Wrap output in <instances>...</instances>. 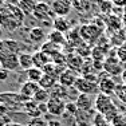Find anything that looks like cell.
I'll use <instances>...</instances> for the list:
<instances>
[{
	"label": "cell",
	"mask_w": 126,
	"mask_h": 126,
	"mask_svg": "<svg viewBox=\"0 0 126 126\" xmlns=\"http://www.w3.org/2000/svg\"><path fill=\"white\" fill-rule=\"evenodd\" d=\"M8 77H10V71L5 70V68H3V67H0V82L7 80Z\"/></svg>",
	"instance_id": "obj_33"
},
{
	"label": "cell",
	"mask_w": 126,
	"mask_h": 126,
	"mask_svg": "<svg viewBox=\"0 0 126 126\" xmlns=\"http://www.w3.org/2000/svg\"><path fill=\"white\" fill-rule=\"evenodd\" d=\"M101 34H102V28H99L97 24H85L79 28V36L85 43L97 42V39L101 36Z\"/></svg>",
	"instance_id": "obj_5"
},
{
	"label": "cell",
	"mask_w": 126,
	"mask_h": 126,
	"mask_svg": "<svg viewBox=\"0 0 126 126\" xmlns=\"http://www.w3.org/2000/svg\"><path fill=\"white\" fill-rule=\"evenodd\" d=\"M26 15L19 5L5 4L0 10V27L7 31H15L24 23Z\"/></svg>",
	"instance_id": "obj_1"
},
{
	"label": "cell",
	"mask_w": 126,
	"mask_h": 126,
	"mask_svg": "<svg viewBox=\"0 0 126 126\" xmlns=\"http://www.w3.org/2000/svg\"><path fill=\"white\" fill-rule=\"evenodd\" d=\"M7 124H4V119H3V117H0V126H5Z\"/></svg>",
	"instance_id": "obj_40"
},
{
	"label": "cell",
	"mask_w": 126,
	"mask_h": 126,
	"mask_svg": "<svg viewBox=\"0 0 126 126\" xmlns=\"http://www.w3.org/2000/svg\"><path fill=\"white\" fill-rule=\"evenodd\" d=\"M0 67L5 68L11 73V71H15L19 66V55L14 52H7L0 55Z\"/></svg>",
	"instance_id": "obj_9"
},
{
	"label": "cell",
	"mask_w": 126,
	"mask_h": 126,
	"mask_svg": "<svg viewBox=\"0 0 126 126\" xmlns=\"http://www.w3.org/2000/svg\"><path fill=\"white\" fill-rule=\"evenodd\" d=\"M117 56H118L119 62L122 63V66L126 68V42L117 48Z\"/></svg>",
	"instance_id": "obj_27"
},
{
	"label": "cell",
	"mask_w": 126,
	"mask_h": 126,
	"mask_svg": "<svg viewBox=\"0 0 126 126\" xmlns=\"http://www.w3.org/2000/svg\"><path fill=\"white\" fill-rule=\"evenodd\" d=\"M98 1H102V0H98Z\"/></svg>",
	"instance_id": "obj_44"
},
{
	"label": "cell",
	"mask_w": 126,
	"mask_h": 126,
	"mask_svg": "<svg viewBox=\"0 0 126 126\" xmlns=\"http://www.w3.org/2000/svg\"><path fill=\"white\" fill-rule=\"evenodd\" d=\"M26 74H27V80L39 83V80L42 79V77H43L44 73H43V70H42V68L32 67V68H30V70H27Z\"/></svg>",
	"instance_id": "obj_24"
},
{
	"label": "cell",
	"mask_w": 126,
	"mask_h": 126,
	"mask_svg": "<svg viewBox=\"0 0 126 126\" xmlns=\"http://www.w3.org/2000/svg\"><path fill=\"white\" fill-rule=\"evenodd\" d=\"M5 4H7V3H5V0H0V10H1Z\"/></svg>",
	"instance_id": "obj_39"
},
{
	"label": "cell",
	"mask_w": 126,
	"mask_h": 126,
	"mask_svg": "<svg viewBox=\"0 0 126 126\" xmlns=\"http://www.w3.org/2000/svg\"><path fill=\"white\" fill-rule=\"evenodd\" d=\"M94 110L97 113L102 114L107 118V121L111 124V122L115 119V117L119 114L118 107H117L115 102L113 101V97L106 94H99L94 98Z\"/></svg>",
	"instance_id": "obj_2"
},
{
	"label": "cell",
	"mask_w": 126,
	"mask_h": 126,
	"mask_svg": "<svg viewBox=\"0 0 126 126\" xmlns=\"http://www.w3.org/2000/svg\"><path fill=\"white\" fill-rule=\"evenodd\" d=\"M67 1H70V3H73V1H74V0H67Z\"/></svg>",
	"instance_id": "obj_43"
},
{
	"label": "cell",
	"mask_w": 126,
	"mask_h": 126,
	"mask_svg": "<svg viewBox=\"0 0 126 126\" xmlns=\"http://www.w3.org/2000/svg\"><path fill=\"white\" fill-rule=\"evenodd\" d=\"M47 40L54 43V44H56V46H61V47L67 43V38L64 36V34H62L59 31H55V30L50 31V34L47 35Z\"/></svg>",
	"instance_id": "obj_19"
},
{
	"label": "cell",
	"mask_w": 126,
	"mask_h": 126,
	"mask_svg": "<svg viewBox=\"0 0 126 126\" xmlns=\"http://www.w3.org/2000/svg\"><path fill=\"white\" fill-rule=\"evenodd\" d=\"M40 51H43V52L47 54L50 58H52L55 54L61 52V51H62V47H61V46H56V44H54V43H51V42L47 40V42H44V43L42 44Z\"/></svg>",
	"instance_id": "obj_23"
},
{
	"label": "cell",
	"mask_w": 126,
	"mask_h": 126,
	"mask_svg": "<svg viewBox=\"0 0 126 126\" xmlns=\"http://www.w3.org/2000/svg\"><path fill=\"white\" fill-rule=\"evenodd\" d=\"M98 5H99V8H101V12H103V14H109V12H111V10H113V4L109 0L98 1Z\"/></svg>",
	"instance_id": "obj_30"
},
{
	"label": "cell",
	"mask_w": 126,
	"mask_h": 126,
	"mask_svg": "<svg viewBox=\"0 0 126 126\" xmlns=\"http://www.w3.org/2000/svg\"><path fill=\"white\" fill-rule=\"evenodd\" d=\"M121 78H122V82H124V85L126 86V68L124 71H122V74H121Z\"/></svg>",
	"instance_id": "obj_36"
},
{
	"label": "cell",
	"mask_w": 126,
	"mask_h": 126,
	"mask_svg": "<svg viewBox=\"0 0 126 126\" xmlns=\"http://www.w3.org/2000/svg\"><path fill=\"white\" fill-rule=\"evenodd\" d=\"M98 87H99V93L113 97L114 93H115L117 82L114 80L113 77H110L109 74L105 73L103 77H99V78H98Z\"/></svg>",
	"instance_id": "obj_7"
},
{
	"label": "cell",
	"mask_w": 126,
	"mask_h": 126,
	"mask_svg": "<svg viewBox=\"0 0 126 126\" xmlns=\"http://www.w3.org/2000/svg\"><path fill=\"white\" fill-rule=\"evenodd\" d=\"M48 126H63V124H62V121H59V119H50Z\"/></svg>",
	"instance_id": "obj_35"
},
{
	"label": "cell",
	"mask_w": 126,
	"mask_h": 126,
	"mask_svg": "<svg viewBox=\"0 0 126 126\" xmlns=\"http://www.w3.org/2000/svg\"><path fill=\"white\" fill-rule=\"evenodd\" d=\"M103 70H105V73L109 74L110 77H115V75H118V74H122V71L125 70V67L122 66V63L119 62L118 56H117V52H115V55L109 54V55L106 56V59H105V62H103Z\"/></svg>",
	"instance_id": "obj_4"
},
{
	"label": "cell",
	"mask_w": 126,
	"mask_h": 126,
	"mask_svg": "<svg viewBox=\"0 0 126 126\" xmlns=\"http://www.w3.org/2000/svg\"><path fill=\"white\" fill-rule=\"evenodd\" d=\"M51 98V94L48 90H44V89H39L36 91V94L34 95V98H32V101L36 102L38 105H42V103H47V102L50 101Z\"/></svg>",
	"instance_id": "obj_25"
},
{
	"label": "cell",
	"mask_w": 126,
	"mask_h": 126,
	"mask_svg": "<svg viewBox=\"0 0 126 126\" xmlns=\"http://www.w3.org/2000/svg\"><path fill=\"white\" fill-rule=\"evenodd\" d=\"M32 61H34V67H38V68L43 70L44 66H47L51 62V58L47 54H44L43 51L39 50V51H35L32 54Z\"/></svg>",
	"instance_id": "obj_15"
},
{
	"label": "cell",
	"mask_w": 126,
	"mask_h": 126,
	"mask_svg": "<svg viewBox=\"0 0 126 126\" xmlns=\"http://www.w3.org/2000/svg\"><path fill=\"white\" fill-rule=\"evenodd\" d=\"M40 89V86H39V83H35V82H30V80H27L22 85V87L19 90V94L22 95L24 99L30 101L34 98V95L36 94V91Z\"/></svg>",
	"instance_id": "obj_13"
},
{
	"label": "cell",
	"mask_w": 126,
	"mask_h": 126,
	"mask_svg": "<svg viewBox=\"0 0 126 126\" xmlns=\"http://www.w3.org/2000/svg\"><path fill=\"white\" fill-rule=\"evenodd\" d=\"M5 3H7V4H14V5H17L19 0H5Z\"/></svg>",
	"instance_id": "obj_38"
},
{
	"label": "cell",
	"mask_w": 126,
	"mask_h": 126,
	"mask_svg": "<svg viewBox=\"0 0 126 126\" xmlns=\"http://www.w3.org/2000/svg\"><path fill=\"white\" fill-rule=\"evenodd\" d=\"M19 66L23 68L24 71L30 70L34 67V61H32V54L30 52H22L19 54Z\"/></svg>",
	"instance_id": "obj_21"
},
{
	"label": "cell",
	"mask_w": 126,
	"mask_h": 126,
	"mask_svg": "<svg viewBox=\"0 0 126 126\" xmlns=\"http://www.w3.org/2000/svg\"><path fill=\"white\" fill-rule=\"evenodd\" d=\"M75 105L78 107V110L80 111H91L94 110V99L93 95H86V94H78Z\"/></svg>",
	"instance_id": "obj_12"
},
{
	"label": "cell",
	"mask_w": 126,
	"mask_h": 126,
	"mask_svg": "<svg viewBox=\"0 0 126 126\" xmlns=\"http://www.w3.org/2000/svg\"><path fill=\"white\" fill-rule=\"evenodd\" d=\"M109 1L115 7H125L126 5V0H109Z\"/></svg>",
	"instance_id": "obj_34"
},
{
	"label": "cell",
	"mask_w": 126,
	"mask_h": 126,
	"mask_svg": "<svg viewBox=\"0 0 126 126\" xmlns=\"http://www.w3.org/2000/svg\"><path fill=\"white\" fill-rule=\"evenodd\" d=\"M85 64V59L78 54H70L67 55V68L75 71V73H80Z\"/></svg>",
	"instance_id": "obj_14"
},
{
	"label": "cell",
	"mask_w": 126,
	"mask_h": 126,
	"mask_svg": "<svg viewBox=\"0 0 126 126\" xmlns=\"http://www.w3.org/2000/svg\"><path fill=\"white\" fill-rule=\"evenodd\" d=\"M56 83H58V78H55L52 75H48V74H43L42 79L39 80V86H40V89L48 90V91H51V90L55 87Z\"/></svg>",
	"instance_id": "obj_18"
},
{
	"label": "cell",
	"mask_w": 126,
	"mask_h": 126,
	"mask_svg": "<svg viewBox=\"0 0 126 126\" xmlns=\"http://www.w3.org/2000/svg\"><path fill=\"white\" fill-rule=\"evenodd\" d=\"M1 34H3V28L0 27V38H1Z\"/></svg>",
	"instance_id": "obj_42"
},
{
	"label": "cell",
	"mask_w": 126,
	"mask_h": 126,
	"mask_svg": "<svg viewBox=\"0 0 126 126\" xmlns=\"http://www.w3.org/2000/svg\"><path fill=\"white\" fill-rule=\"evenodd\" d=\"M5 126H26V125H23V124H17V122H8Z\"/></svg>",
	"instance_id": "obj_37"
},
{
	"label": "cell",
	"mask_w": 126,
	"mask_h": 126,
	"mask_svg": "<svg viewBox=\"0 0 126 126\" xmlns=\"http://www.w3.org/2000/svg\"><path fill=\"white\" fill-rule=\"evenodd\" d=\"M78 78H79V74H78V73L70 70V68H64V70L61 73L59 78H58V83L61 86H63V87L73 89Z\"/></svg>",
	"instance_id": "obj_11"
},
{
	"label": "cell",
	"mask_w": 126,
	"mask_h": 126,
	"mask_svg": "<svg viewBox=\"0 0 126 126\" xmlns=\"http://www.w3.org/2000/svg\"><path fill=\"white\" fill-rule=\"evenodd\" d=\"M26 126H48V121H46L43 117H36L30 119Z\"/></svg>",
	"instance_id": "obj_28"
},
{
	"label": "cell",
	"mask_w": 126,
	"mask_h": 126,
	"mask_svg": "<svg viewBox=\"0 0 126 126\" xmlns=\"http://www.w3.org/2000/svg\"><path fill=\"white\" fill-rule=\"evenodd\" d=\"M111 126H126V117L122 114H118L115 119L111 122Z\"/></svg>",
	"instance_id": "obj_32"
},
{
	"label": "cell",
	"mask_w": 126,
	"mask_h": 126,
	"mask_svg": "<svg viewBox=\"0 0 126 126\" xmlns=\"http://www.w3.org/2000/svg\"><path fill=\"white\" fill-rule=\"evenodd\" d=\"M73 10V3L67 0H55L51 4V11L55 15V17H66Z\"/></svg>",
	"instance_id": "obj_8"
},
{
	"label": "cell",
	"mask_w": 126,
	"mask_h": 126,
	"mask_svg": "<svg viewBox=\"0 0 126 126\" xmlns=\"http://www.w3.org/2000/svg\"><path fill=\"white\" fill-rule=\"evenodd\" d=\"M32 16H34L36 20H39V22H48V23L52 24V20H54V16H55V15L52 14L51 7L48 4L40 1V3H38V4H36Z\"/></svg>",
	"instance_id": "obj_6"
},
{
	"label": "cell",
	"mask_w": 126,
	"mask_h": 126,
	"mask_svg": "<svg viewBox=\"0 0 126 126\" xmlns=\"http://www.w3.org/2000/svg\"><path fill=\"white\" fill-rule=\"evenodd\" d=\"M66 103L63 99H59V98L51 97L50 101L47 102V110H48V114L54 117H62L63 114L66 113Z\"/></svg>",
	"instance_id": "obj_10"
},
{
	"label": "cell",
	"mask_w": 126,
	"mask_h": 126,
	"mask_svg": "<svg viewBox=\"0 0 126 126\" xmlns=\"http://www.w3.org/2000/svg\"><path fill=\"white\" fill-rule=\"evenodd\" d=\"M114 94L117 95V98H119L122 102L126 103V86L125 85H117L115 93H114Z\"/></svg>",
	"instance_id": "obj_29"
},
{
	"label": "cell",
	"mask_w": 126,
	"mask_h": 126,
	"mask_svg": "<svg viewBox=\"0 0 126 126\" xmlns=\"http://www.w3.org/2000/svg\"><path fill=\"white\" fill-rule=\"evenodd\" d=\"M91 126H111V124L107 121V118L105 115H102V114L95 111L94 118L91 121Z\"/></svg>",
	"instance_id": "obj_26"
},
{
	"label": "cell",
	"mask_w": 126,
	"mask_h": 126,
	"mask_svg": "<svg viewBox=\"0 0 126 126\" xmlns=\"http://www.w3.org/2000/svg\"><path fill=\"white\" fill-rule=\"evenodd\" d=\"M52 28L55 30V31L66 34V32L70 31L71 24H70L67 17H58L56 16V17H54V20H52Z\"/></svg>",
	"instance_id": "obj_17"
},
{
	"label": "cell",
	"mask_w": 126,
	"mask_h": 126,
	"mask_svg": "<svg viewBox=\"0 0 126 126\" xmlns=\"http://www.w3.org/2000/svg\"><path fill=\"white\" fill-rule=\"evenodd\" d=\"M28 38L32 43H42V42L46 39L44 30L40 28V27H32L28 32Z\"/></svg>",
	"instance_id": "obj_20"
},
{
	"label": "cell",
	"mask_w": 126,
	"mask_h": 126,
	"mask_svg": "<svg viewBox=\"0 0 126 126\" xmlns=\"http://www.w3.org/2000/svg\"><path fill=\"white\" fill-rule=\"evenodd\" d=\"M23 110H24V113L30 117V118L43 117V115H42V113H40V110H39V105L36 103V102H34L32 99L24 102V105H23Z\"/></svg>",
	"instance_id": "obj_16"
},
{
	"label": "cell",
	"mask_w": 126,
	"mask_h": 126,
	"mask_svg": "<svg viewBox=\"0 0 126 126\" xmlns=\"http://www.w3.org/2000/svg\"><path fill=\"white\" fill-rule=\"evenodd\" d=\"M66 113L70 114V115H73V117L77 115L78 107H77L75 102H67V103H66Z\"/></svg>",
	"instance_id": "obj_31"
},
{
	"label": "cell",
	"mask_w": 126,
	"mask_h": 126,
	"mask_svg": "<svg viewBox=\"0 0 126 126\" xmlns=\"http://www.w3.org/2000/svg\"><path fill=\"white\" fill-rule=\"evenodd\" d=\"M122 23L126 26V14H124V17H122Z\"/></svg>",
	"instance_id": "obj_41"
},
{
	"label": "cell",
	"mask_w": 126,
	"mask_h": 126,
	"mask_svg": "<svg viewBox=\"0 0 126 126\" xmlns=\"http://www.w3.org/2000/svg\"><path fill=\"white\" fill-rule=\"evenodd\" d=\"M36 4L38 3L35 1V0H19V3H17L19 8L23 11L24 15H32L34 14V10H35V7H36Z\"/></svg>",
	"instance_id": "obj_22"
},
{
	"label": "cell",
	"mask_w": 126,
	"mask_h": 126,
	"mask_svg": "<svg viewBox=\"0 0 126 126\" xmlns=\"http://www.w3.org/2000/svg\"><path fill=\"white\" fill-rule=\"evenodd\" d=\"M74 89H75L79 94L95 95V97L99 94V87H98V83L91 82V80L83 78L82 75H79V78L77 79L75 85H74Z\"/></svg>",
	"instance_id": "obj_3"
}]
</instances>
